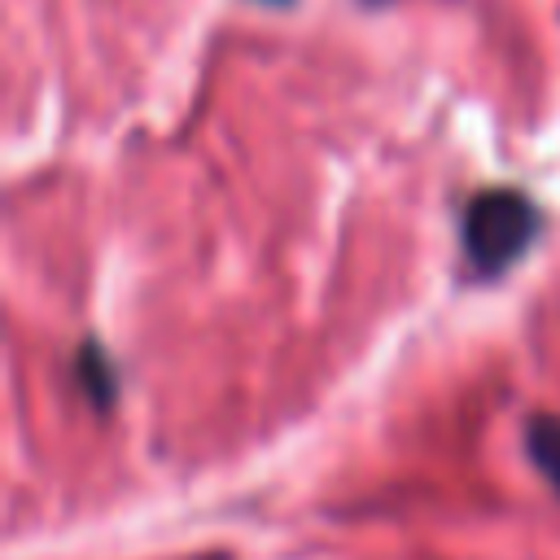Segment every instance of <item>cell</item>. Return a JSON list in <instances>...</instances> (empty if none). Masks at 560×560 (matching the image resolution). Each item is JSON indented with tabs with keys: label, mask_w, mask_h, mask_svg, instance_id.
<instances>
[{
	"label": "cell",
	"mask_w": 560,
	"mask_h": 560,
	"mask_svg": "<svg viewBox=\"0 0 560 560\" xmlns=\"http://www.w3.org/2000/svg\"><path fill=\"white\" fill-rule=\"evenodd\" d=\"M534 228H538L534 206L512 188H494V192H481L468 206L464 249L481 271H503L508 262H516L529 249Z\"/></svg>",
	"instance_id": "6da1fadb"
},
{
	"label": "cell",
	"mask_w": 560,
	"mask_h": 560,
	"mask_svg": "<svg viewBox=\"0 0 560 560\" xmlns=\"http://www.w3.org/2000/svg\"><path fill=\"white\" fill-rule=\"evenodd\" d=\"M529 451H534L538 468L551 477V486L560 490V424L556 420H538L529 429Z\"/></svg>",
	"instance_id": "7a4b0ae2"
}]
</instances>
